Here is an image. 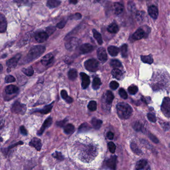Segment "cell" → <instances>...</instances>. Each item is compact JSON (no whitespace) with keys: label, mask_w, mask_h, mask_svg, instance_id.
Returning <instances> with one entry per match:
<instances>
[{"label":"cell","mask_w":170,"mask_h":170,"mask_svg":"<svg viewBox=\"0 0 170 170\" xmlns=\"http://www.w3.org/2000/svg\"><path fill=\"white\" fill-rule=\"evenodd\" d=\"M45 51V47L42 45H36L32 47L25 57V61L29 63L36 60Z\"/></svg>","instance_id":"1"},{"label":"cell","mask_w":170,"mask_h":170,"mask_svg":"<svg viewBox=\"0 0 170 170\" xmlns=\"http://www.w3.org/2000/svg\"><path fill=\"white\" fill-rule=\"evenodd\" d=\"M117 113L119 118L126 119L130 118L132 114V108L125 103H119L116 105Z\"/></svg>","instance_id":"2"},{"label":"cell","mask_w":170,"mask_h":170,"mask_svg":"<svg viewBox=\"0 0 170 170\" xmlns=\"http://www.w3.org/2000/svg\"><path fill=\"white\" fill-rule=\"evenodd\" d=\"M85 67L88 71L94 72L98 70L99 63L94 59H90L85 62Z\"/></svg>","instance_id":"3"},{"label":"cell","mask_w":170,"mask_h":170,"mask_svg":"<svg viewBox=\"0 0 170 170\" xmlns=\"http://www.w3.org/2000/svg\"><path fill=\"white\" fill-rule=\"evenodd\" d=\"M161 111L163 114L167 118H170V99L165 97L163 100L161 105Z\"/></svg>","instance_id":"4"},{"label":"cell","mask_w":170,"mask_h":170,"mask_svg":"<svg viewBox=\"0 0 170 170\" xmlns=\"http://www.w3.org/2000/svg\"><path fill=\"white\" fill-rule=\"evenodd\" d=\"M26 110V105L24 104L20 103L19 102H16L15 103H14L12 108V111L13 113L22 115L25 113Z\"/></svg>","instance_id":"5"},{"label":"cell","mask_w":170,"mask_h":170,"mask_svg":"<svg viewBox=\"0 0 170 170\" xmlns=\"http://www.w3.org/2000/svg\"><path fill=\"white\" fill-rule=\"evenodd\" d=\"M80 43V40L76 38H69L65 43L66 49L69 50H73L78 46Z\"/></svg>","instance_id":"6"},{"label":"cell","mask_w":170,"mask_h":170,"mask_svg":"<svg viewBox=\"0 0 170 170\" xmlns=\"http://www.w3.org/2000/svg\"><path fill=\"white\" fill-rule=\"evenodd\" d=\"M97 56L99 61L104 63L108 60V55L104 47H99L97 50Z\"/></svg>","instance_id":"7"},{"label":"cell","mask_w":170,"mask_h":170,"mask_svg":"<svg viewBox=\"0 0 170 170\" xmlns=\"http://www.w3.org/2000/svg\"><path fill=\"white\" fill-rule=\"evenodd\" d=\"M21 57V55L18 54L16 56L12 58L9 59L7 62V65L9 67V69L11 68H14L17 65L18 63L19 62V60Z\"/></svg>","instance_id":"8"},{"label":"cell","mask_w":170,"mask_h":170,"mask_svg":"<svg viewBox=\"0 0 170 170\" xmlns=\"http://www.w3.org/2000/svg\"><path fill=\"white\" fill-rule=\"evenodd\" d=\"M136 170H150V166L146 160L139 161L136 165Z\"/></svg>","instance_id":"9"},{"label":"cell","mask_w":170,"mask_h":170,"mask_svg":"<svg viewBox=\"0 0 170 170\" xmlns=\"http://www.w3.org/2000/svg\"><path fill=\"white\" fill-rule=\"evenodd\" d=\"M52 123V118L50 117L47 118L45 121L44 123H43L42 125L41 126V128H40V129L39 130V131L38 132V135H41L43 134V132L44 131V130L47 128H49V126H51V124Z\"/></svg>","instance_id":"10"},{"label":"cell","mask_w":170,"mask_h":170,"mask_svg":"<svg viewBox=\"0 0 170 170\" xmlns=\"http://www.w3.org/2000/svg\"><path fill=\"white\" fill-rule=\"evenodd\" d=\"M49 35L46 32L41 31L36 33L35 35V39L38 42L42 43L46 41Z\"/></svg>","instance_id":"11"},{"label":"cell","mask_w":170,"mask_h":170,"mask_svg":"<svg viewBox=\"0 0 170 170\" xmlns=\"http://www.w3.org/2000/svg\"><path fill=\"white\" fill-rule=\"evenodd\" d=\"M80 76L82 78V87L83 89H86L88 87L90 84V79L89 77L85 73H81Z\"/></svg>","instance_id":"12"},{"label":"cell","mask_w":170,"mask_h":170,"mask_svg":"<svg viewBox=\"0 0 170 170\" xmlns=\"http://www.w3.org/2000/svg\"><path fill=\"white\" fill-rule=\"evenodd\" d=\"M145 35L146 33L144 30L143 28H138L132 35V38L135 40H138L144 38Z\"/></svg>","instance_id":"13"},{"label":"cell","mask_w":170,"mask_h":170,"mask_svg":"<svg viewBox=\"0 0 170 170\" xmlns=\"http://www.w3.org/2000/svg\"><path fill=\"white\" fill-rule=\"evenodd\" d=\"M116 159H117L116 156H112L107 161L106 165L110 170H115L116 169Z\"/></svg>","instance_id":"14"},{"label":"cell","mask_w":170,"mask_h":170,"mask_svg":"<svg viewBox=\"0 0 170 170\" xmlns=\"http://www.w3.org/2000/svg\"><path fill=\"white\" fill-rule=\"evenodd\" d=\"M113 99H114V95L112 92L110 91H108L104 94V103L107 104L108 106H110L113 103Z\"/></svg>","instance_id":"15"},{"label":"cell","mask_w":170,"mask_h":170,"mask_svg":"<svg viewBox=\"0 0 170 170\" xmlns=\"http://www.w3.org/2000/svg\"><path fill=\"white\" fill-rule=\"evenodd\" d=\"M29 145L35 148L38 151H40L42 147L41 140L38 138L34 137L29 142Z\"/></svg>","instance_id":"16"},{"label":"cell","mask_w":170,"mask_h":170,"mask_svg":"<svg viewBox=\"0 0 170 170\" xmlns=\"http://www.w3.org/2000/svg\"><path fill=\"white\" fill-rule=\"evenodd\" d=\"M54 56L51 53H48L43 57L41 60V62L43 65L48 66L50 64L53 60Z\"/></svg>","instance_id":"17"},{"label":"cell","mask_w":170,"mask_h":170,"mask_svg":"<svg viewBox=\"0 0 170 170\" xmlns=\"http://www.w3.org/2000/svg\"><path fill=\"white\" fill-rule=\"evenodd\" d=\"M93 50H94V47L89 43L83 44L81 46L80 48V51L83 54L90 53Z\"/></svg>","instance_id":"18"},{"label":"cell","mask_w":170,"mask_h":170,"mask_svg":"<svg viewBox=\"0 0 170 170\" xmlns=\"http://www.w3.org/2000/svg\"><path fill=\"white\" fill-rule=\"evenodd\" d=\"M7 27V22L5 16L0 13V33L5 32Z\"/></svg>","instance_id":"19"},{"label":"cell","mask_w":170,"mask_h":170,"mask_svg":"<svg viewBox=\"0 0 170 170\" xmlns=\"http://www.w3.org/2000/svg\"><path fill=\"white\" fill-rule=\"evenodd\" d=\"M148 13L152 18L155 19H157L158 17V9L155 6H150L148 9Z\"/></svg>","instance_id":"20"},{"label":"cell","mask_w":170,"mask_h":170,"mask_svg":"<svg viewBox=\"0 0 170 170\" xmlns=\"http://www.w3.org/2000/svg\"><path fill=\"white\" fill-rule=\"evenodd\" d=\"M124 9V7L123 4L119 3H115L113 5V10L114 13L116 15H118L123 13Z\"/></svg>","instance_id":"21"},{"label":"cell","mask_w":170,"mask_h":170,"mask_svg":"<svg viewBox=\"0 0 170 170\" xmlns=\"http://www.w3.org/2000/svg\"><path fill=\"white\" fill-rule=\"evenodd\" d=\"M18 91H19V88L17 86L13 85H9L7 86L5 89V91L6 93L9 94H15Z\"/></svg>","instance_id":"22"},{"label":"cell","mask_w":170,"mask_h":170,"mask_svg":"<svg viewBox=\"0 0 170 170\" xmlns=\"http://www.w3.org/2000/svg\"><path fill=\"white\" fill-rule=\"evenodd\" d=\"M61 3L59 0H48L46 5L50 8H54L60 5Z\"/></svg>","instance_id":"23"},{"label":"cell","mask_w":170,"mask_h":170,"mask_svg":"<svg viewBox=\"0 0 170 170\" xmlns=\"http://www.w3.org/2000/svg\"><path fill=\"white\" fill-rule=\"evenodd\" d=\"M111 74L114 78L118 80L121 79L123 77V72L118 68L113 69L111 72Z\"/></svg>","instance_id":"24"},{"label":"cell","mask_w":170,"mask_h":170,"mask_svg":"<svg viewBox=\"0 0 170 170\" xmlns=\"http://www.w3.org/2000/svg\"><path fill=\"white\" fill-rule=\"evenodd\" d=\"M108 52L111 56H116L118 55L119 49L118 47L114 46H110L108 47Z\"/></svg>","instance_id":"25"},{"label":"cell","mask_w":170,"mask_h":170,"mask_svg":"<svg viewBox=\"0 0 170 170\" xmlns=\"http://www.w3.org/2000/svg\"><path fill=\"white\" fill-rule=\"evenodd\" d=\"M107 30L110 33H116L119 30V28L118 24L115 23H112L108 26Z\"/></svg>","instance_id":"26"},{"label":"cell","mask_w":170,"mask_h":170,"mask_svg":"<svg viewBox=\"0 0 170 170\" xmlns=\"http://www.w3.org/2000/svg\"><path fill=\"white\" fill-rule=\"evenodd\" d=\"M102 121L100 119H97V118H94L92 119L91 121L92 125H93V128H95V129H99L100 128L102 124Z\"/></svg>","instance_id":"27"},{"label":"cell","mask_w":170,"mask_h":170,"mask_svg":"<svg viewBox=\"0 0 170 170\" xmlns=\"http://www.w3.org/2000/svg\"><path fill=\"white\" fill-rule=\"evenodd\" d=\"M64 131L67 134H71L75 131V127L72 124H68L64 128Z\"/></svg>","instance_id":"28"},{"label":"cell","mask_w":170,"mask_h":170,"mask_svg":"<svg viewBox=\"0 0 170 170\" xmlns=\"http://www.w3.org/2000/svg\"><path fill=\"white\" fill-rule=\"evenodd\" d=\"M53 103H52L50 104H48L47 105L45 106L42 109H40L39 110H38L36 111L37 112H39L40 113L42 114H47L49 113V112H50V111L51 110L53 106Z\"/></svg>","instance_id":"29"},{"label":"cell","mask_w":170,"mask_h":170,"mask_svg":"<svg viewBox=\"0 0 170 170\" xmlns=\"http://www.w3.org/2000/svg\"><path fill=\"white\" fill-rule=\"evenodd\" d=\"M93 33L94 35V37L97 41L99 45H102L103 44V39L100 33H99L97 30H96L94 29H93Z\"/></svg>","instance_id":"30"},{"label":"cell","mask_w":170,"mask_h":170,"mask_svg":"<svg viewBox=\"0 0 170 170\" xmlns=\"http://www.w3.org/2000/svg\"><path fill=\"white\" fill-rule=\"evenodd\" d=\"M142 61L148 64H151L153 62V58L151 55L141 56Z\"/></svg>","instance_id":"31"},{"label":"cell","mask_w":170,"mask_h":170,"mask_svg":"<svg viewBox=\"0 0 170 170\" xmlns=\"http://www.w3.org/2000/svg\"><path fill=\"white\" fill-rule=\"evenodd\" d=\"M101 84L102 83L100 79L98 77H95L93 82L92 87L94 90H98L99 89Z\"/></svg>","instance_id":"32"},{"label":"cell","mask_w":170,"mask_h":170,"mask_svg":"<svg viewBox=\"0 0 170 170\" xmlns=\"http://www.w3.org/2000/svg\"><path fill=\"white\" fill-rule=\"evenodd\" d=\"M22 72L24 74L28 76H31L33 74L34 71L33 68L31 66H29L26 68H24L22 69Z\"/></svg>","instance_id":"33"},{"label":"cell","mask_w":170,"mask_h":170,"mask_svg":"<svg viewBox=\"0 0 170 170\" xmlns=\"http://www.w3.org/2000/svg\"><path fill=\"white\" fill-rule=\"evenodd\" d=\"M68 78L71 80H74L77 77V72L75 69H71L68 72Z\"/></svg>","instance_id":"34"},{"label":"cell","mask_w":170,"mask_h":170,"mask_svg":"<svg viewBox=\"0 0 170 170\" xmlns=\"http://www.w3.org/2000/svg\"><path fill=\"white\" fill-rule=\"evenodd\" d=\"M90 128V126L88 124H87V123H84L81 124L79 128V132H86L87 131H88Z\"/></svg>","instance_id":"35"},{"label":"cell","mask_w":170,"mask_h":170,"mask_svg":"<svg viewBox=\"0 0 170 170\" xmlns=\"http://www.w3.org/2000/svg\"><path fill=\"white\" fill-rule=\"evenodd\" d=\"M128 45L126 44L123 45L120 48V51L123 57L128 56Z\"/></svg>","instance_id":"36"},{"label":"cell","mask_w":170,"mask_h":170,"mask_svg":"<svg viewBox=\"0 0 170 170\" xmlns=\"http://www.w3.org/2000/svg\"><path fill=\"white\" fill-rule=\"evenodd\" d=\"M97 103L94 100H91L88 104V108L91 111H95L97 109Z\"/></svg>","instance_id":"37"},{"label":"cell","mask_w":170,"mask_h":170,"mask_svg":"<svg viewBox=\"0 0 170 170\" xmlns=\"http://www.w3.org/2000/svg\"><path fill=\"white\" fill-rule=\"evenodd\" d=\"M110 65L114 69H116V68H118L119 67H120L121 66V63L118 60L114 59V60H112L110 62Z\"/></svg>","instance_id":"38"},{"label":"cell","mask_w":170,"mask_h":170,"mask_svg":"<svg viewBox=\"0 0 170 170\" xmlns=\"http://www.w3.org/2000/svg\"><path fill=\"white\" fill-rule=\"evenodd\" d=\"M128 91L130 94H135L137 93L138 89L137 86L132 85L128 88Z\"/></svg>","instance_id":"39"},{"label":"cell","mask_w":170,"mask_h":170,"mask_svg":"<svg viewBox=\"0 0 170 170\" xmlns=\"http://www.w3.org/2000/svg\"><path fill=\"white\" fill-rule=\"evenodd\" d=\"M144 15H145V13L143 11L137 12L136 14V17L137 20L138 22L143 21V20L144 19Z\"/></svg>","instance_id":"40"},{"label":"cell","mask_w":170,"mask_h":170,"mask_svg":"<svg viewBox=\"0 0 170 170\" xmlns=\"http://www.w3.org/2000/svg\"><path fill=\"white\" fill-rule=\"evenodd\" d=\"M130 147H131V148L132 151H133L135 153H136L137 154H139L141 153V150L138 148L137 145L135 143H131V145H130Z\"/></svg>","instance_id":"41"},{"label":"cell","mask_w":170,"mask_h":170,"mask_svg":"<svg viewBox=\"0 0 170 170\" xmlns=\"http://www.w3.org/2000/svg\"><path fill=\"white\" fill-rule=\"evenodd\" d=\"M52 156L54 158H56L58 160H63L64 159V157L62 154L61 153L59 152H57V151H56L53 154H52Z\"/></svg>","instance_id":"42"},{"label":"cell","mask_w":170,"mask_h":170,"mask_svg":"<svg viewBox=\"0 0 170 170\" xmlns=\"http://www.w3.org/2000/svg\"><path fill=\"white\" fill-rule=\"evenodd\" d=\"M109 150L111 153H114L116 150V146L113 142H109L108 144Z\"/></svg>","instance_id":"43"},{"label":"cell","mask_w":170,"mask_h":170,"mask_svg":"<svg viewBox=\"0 0 170 170\" xmlns=\"http://www.w3.org/2000/svg\"><path fill=\"white\" fill-rule=\"evenodd\" d=\"M133 127V128L134 129V130H136V131H141V130H142V129H143V127H142V125L141 123H140V122H138V121H137V122L135 123L134 124Z\"/></svg>","instance_id":"44"},{"label":"cell","mask_w":170,"mask_h":170,"mask_svg":"<svg viewBox=\"0 0 170 170\" xmlns=\"http://www.w3.org/2000/svg\"><path fill=\"white\" fill-rule=\"evenodd\" d=\"M119 94L123 99H126L128 98V94L126 93V91L123 88L119 90Z\"/></svg>","instance_id":"45"},{"label":"cell","mask_w":170,"mask_h":170,"mask_svg":"<svg viewBox=\"0 0 170 170\" xmlns=\"http://www.w3.org/2000/svg\"><path fill=\"white\" fill-rule=\"evenodd\" d=\"M15 81V79L14 77L12 75L7 76L5 78V82L6 83H10L14 82Z\"/></svg>","instance_id":"46"},{"label":"cell","mask_w":170,"mask_h":170,"mask_svg":"<svg viewBox=\"0 0 170 170\" xmlns=\"http://www.w3.org/2000/svg\"><path fill=\"white\" fill-rule=\"evenodd\" d=\"M110 88L113 90L117 89L119 87V84L116 81H111L109 84Z\"/></svg>","instance_id":"47"},{"label":"cell","mask_w":170,"mask_h":170,"mask_svg":"<svg viewBox=\"0 0 170 170\" xmlns=\"http://www.w3.org/2000/svg\"><path fill=\"white\" fill-rule=\"evenodd\" d=\"M66 23H67V20L63 19L59 23H58V24H57L56 27L57 28H59V29L63 28L66 25Z\"/></svg>","instance_id":"48"},{"label":"cell","mask_w":170,"mask_h":170,"mask_svg":"<svg viewBox=\"0 0 170 170\" xmlns=\"http://www.w3.org/2000/svg\"><path fill=\"white\" fill-rule=\"evenodd\" d=\"M147 118H148V119L152 123H155L156 121V118L155 116L152 113H148Z\"/></svg>","instance_id":"49"},{"label":"cell","mask_w":170,"mask_h":170,"mask_svg":"<svg viewBox=\"0 0 170 170\" xmlns=\"http://www.w3.org/2000/svg\"><path fill=\"white\" fill-rule=\"evenodd\" d=\"M56 30V28L54 26H51V27H48L46 29V33L48 34V35H50L52 34V33L54 32V31Z\"/></svg>","instance_id":"50"},{"label":"cell","mask_w":170,"mask_h":170,"mask_svg":"<svg viewBox=\"0 0 170 170\" xmlns=\"http://www.w3.org/2000/svg\"><path fill=\"white\" fill-rule=\"evenodd\" d=\"M149 137L153 142H154L155 143H158L159 142V140L157 139V138L155 136H154V135L152 134L151 133H150L149 134Z\"/></svg>","instance_id":"51"},{"label":"cell","mask_w":170,"mask_h":170,"mask_svg":"<svg viewBox=\"0 0 170 170\" xmlns=\"http://www.w3.org/2000/svg\"><path fill=\"white\" fill-rule=\"evenodd\" d=\"M70 18L72 19H80L82 18V15L80 13H76L75 14L71 15Z\"/></svg>","instance_id":"52"},{"label":"cell","mask_w":170,"mask_h":170,"mask_svg":"<svg viewBox=\"0 0 170 170\" xmlns=\"http://www.w3.org/2000/svg\"><path fill=\"white\" fill-rule=\"evenodd\" d=\"M20 133L24 135H26L28 134V131L26 129V128L24 126H22L20 128Z\"/></svg>","instance_id":"53"},{"label":"cell","mask_w":170,"mask_h":170,"mask_svg":"<svg viewBox=\"0 0 170 170\" xmlns=\"http://www.w3.org/2000/svg\"><path fill=\"white\" fill-rule=\"evenodd\" d=\"M61 95L62 98L63 99H66L68 97V94L65 90H62L61 92Z\"/></svg>","instance_id":"54"},{"label":"cell","mask_w":170,"mask_h":170,"mask_svg":"<svg viewBox=\"0 0 170 170\" xmlns=\"http://www.w3.org/2000/svg\"><path fill=\"white\" fill-rule=\"evenodd\" d=\"M67 120L65 119L63 120H62V121H59V122H57V125L60 127H63L65 124V123H67Z\"/></svg>","instance_id":"55"},{"label":"cell","mask_w":170,"mask_h":170,"mask_svg":"<svg viewBox=\"0 0 170 170\" xmlns=\"http://www.w3.org/2000/svg\"><path fill=\"white\" fill-rule=\"evenodd\" d=\"M107 137H108V138L109 140H113L114 137V134L113 132L109 131L107 134Z\"/></svg>","instance_id":"56"},{"label":"cell","mask_w":170,"mask_h":170,"mask_svg":"<svg viewBox=\"0 0 170 170\" xmlns=\"http://www.w3.org/2000/svg\"><path fill=\"white\" fill-rule=\"evenodd\" d=\"M23 142L22 141H19V142H17V143H15V144H13V145H11V146H10L9 147V148H8V149L9 150H10V149H12V148H13L15 146H17V145H22V144H23Z\"/></svg>","instance_id":"57"},{"label":"cell","mask_w":170,"mask_h":170,"mask_svg":"<svg viewBox=\"0 0 170 170\" xmlns=\"http://www.w3.org/2000/svg\"><path fill=\"white\" fill-rule=\"evenodd\" d=\"M4 124H5L4 119L3 118L0 119V129H1L2 128L4 127Z\"/></svg>","instance_id":"58"},{"label":"cell","mask_w":170,"mask_h":170,"mask_svg":"<svg viewBox=\"0 0 170 170\" xmlns=\"http://www.w3.org/2000/svg\"><path fill=\"white\" fill-rule=\"evenodd\" d=\"M65 100H66V102L68 103H69V104L73 102V99H72V98H71V97H68Z\"/></svg>","instance_id":"59"},{"label":"cell","mask_w":170,"mask_h":170,"mask_svg":"<svg viewBox=\"0 0 170 170\" xmlns=\"http://www.w3.org/2000/svg\"><path fill=\"white\" fill-rule=\"evenodd\" d=\"M69 1L70 4H72L74 5H75L78 3V0H69Z\"/></svg>","instance_id":"60"},{"label":"cell","mask_w":170,"mask_h":170,"mask_svg":"<svg viewBox=\"0 0 170 170\" xmlns=\"http://www.w3.org/2000/svg\"><path fill=\"white\" fill-rule=\"evenodd\" d=\"M3 65L1 64H0V72H1L2 71H3Z\"/></svg>","instance_id":"61"},{"label":"cell","mask_w":170,"mask_h":170,"mask_svg":"<svg viewBox=\"0 0 170 170\" xmlns=\"http://www.w3.org/2000/svg\"><path fill=\"white\" fill-rule=\"evenodd\" d=\"M2 141H3V139L1 137H0V142Z\"/></svg>","instance_id":"62"},{"label":"cell","mask_w":170,"mask_h":170,"mask_svg":"<svg viewBox=\"0 0 170 170\" xmlns=\"http://www.w3.org/2000/svg\"><path fill=\"white\" fill-rule=\"evenodd\" d=\"M97 1H98V2H99V1H100V0H97Z\"/></svg>","instance_id":"63"}]
</instances>
